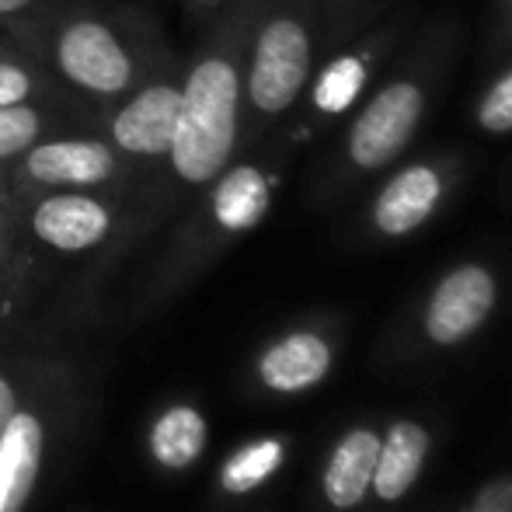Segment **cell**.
Here are the masks:
<instances>
[{
  "label": "cell",
  "mask_w": 512,
  "mask_h": 512,
  "mask_svg": "<svg viewBox=\"0 0 512 512\" xmlns=\"http://www.w3.org/2000/svg\"><path fill=\"white\" fill-rule=\"evenodd\" d=\"M32 230L56 251H84L112 230V213L88 192H56L35 206Z\"/></svg>",
  "instance_id": "obj_8"
},
{
  "label": "cell",
  "mask_w": 512,
  "mask_h": 512,
  "mask_svg": "<svg viewBox=\"0 0 512 512\" xmlns=\"http://www.w3.org/2000/svg\"><path fill=\"white\" fill-rule=\"evenodd\" d=\"M35 91H39V81H35L32 70L18 67L11 60H0V108L25 105Z\"/></svg>",
  "instance_id": "obj_19"
},
{
  "label": "cell",
  "mask_w": 512,
  "mask_h": 512,
  "mask_svg": "<svg viewBox=\"0 0 512 512\" xmlns=\"http://www.w3.org/2000/svg\"><path fill=\"white\" fill-rule=\"evenodd\" d=\"M237 98L241 81L230 60L209 56L192 67L182 84V112L168 150L178 178L203 185L227 168L237 140Z\"/></svg>",
  "instance_id": "obj_1"
},
{
  "label": "cell",
  "mask_w": 512,
  "mask_h": 512,
  "mask_svg": "<svg viewBox=\"0 0 512 512\" xmlns=\"http://www.w3.org/2000/svg\"><path fill=\"white\" fill-rule=\"evenodd\" d=\"M25 175L49 189H91L115 178V150L95 136H56L25 150Z\"/></svg>",
  "instance_id": "obj_5"
},
{
  "label": "cell",
  "mask_w": 512,
  "mask_h": 512,
  "mask_svg": "<svg viewBox=\"0 0 512 512\" xmlns=\"http://www.w3.org/2000/svg\"><path fill=\"white\" fill-rule=\"evenodd\" d=\"M11 415H14V394H11V387L0 380V432H4V425L11 422Z\"/></svg>",
  "instance_id": "obj_21"
},
{
  "label": "cell",
  "mask_w": 512,
  "mask_h": 512,
  "mask_svg": "<svg viewBox=\"0 0 512 512\" xmlns=\"http://www.w3.org/2000/svg\"><path fill=\"white\" fill-rule=\"evenodd\" d=\"M42 112L32 105H7L0 108V161L25 154L32 143H39Z\"/></svg>",
  "instance_id": "obj_18"
},
{
  "label": "cell",
  "mask_w": 512,
  "mask_h": 512,
  "mask_svg": "<svg viewBox=\"0 0 512 512\" xmlns=\"http://www.w3.org/2000/svg\"><path fill=\"white\" fill-rule=\"evenodd\" d=\"M35 0H0V14H18L25 7H32Z\"/></svg>",
  "instance_id": "obj_22"
},
{
  "label": "cell",
  "mask_w": 512,
  "mask_h": 512,
  "mask_svg": "<svg viewBox=\"0 0 512 512\" xmlns=\"http://www.w3.org/2000/svg\"><path fill=\"white\" fill-rule=\"evenodd\" d=\"M377 457H380V439L366 429L352 432V436H345L338 443V450L331 453L328 471H324V495H328L331 506L352 509L363 502L366 488L373 485Z\"/></svg>",
  "instance_id": "obj_10"
},
{
  "label": "cell",
  "mask_w": 512,
  "mask_h": 512,
  "mask_svg": "<svg viewBox=\"0 0 512 512\" xmlns=\"http://www.w3.org/2000/svg\"><path fill=\"white\" fill-rule=\"evenodd\" d=\"M279 460H283V446H279L276 439H262V443L244 446V450L234 453V457L227 460V467H223V488L237 495L251 492V488L262 485V481L276 471Z\"/></svg>",
  "instance_id": "obj_16"
},
{
  "label": "cell",
  "mask_w": 512,
  "mask_h": 512,
  "mask_svg": "<svg viewBox=\"0 0 512 512\" xmlns=\"http://www.w3.org/2000/svg\"><path fill=\"white\" fill-rule=\"evenodd\" d=\"M178 112H182V84H147L112 115L108 136L122 154L164 157L175 143Z\"/></svg>",
  "instance_id": "obj_4"
},
{
  "label": "cell",
  "mask_w": 512,
  "mask_h": 512,
  "mask_svg": "<svg viewBox=\"0 0 512 512\" xmlns=\"http://www.w3.org/2000/svg\"><path fill=\"white\" fill-rule=\"evenodd\" d=\"M481 126L492 129V133L512 129V74L485 98V105H481Z\"/></svg>",
  "instance_id": "obj_20"
},
{
  "label": "cell",
  "mask_w": 512,
  "mask_h": 512,
  "mask_svg": "<svg viewBox=\"0 0 512 512\" xmlns=\"http://www.w3.org/2000/svg\"><path fill=\"white\" fill-rule=\"evenodd\" d=\"M495 304V283L485 269L467 265L439 283L436 297L425 314V328L436 342H457L471 335Z\"/></svg>",
  "instance_id": "obj_7"
},
{
  "label": "cell",
  "mask_w": 512,
  "mask_h": 512,
  "mask_svg": "<svg viewBox=\"0 0 512 512\" xmlns=\"http://www.w3.org/2000/svg\"><path fill=\"white\" fill-rule=\"evenodd\" d=\"M439 199V178L429 168H408L377 199V227L387 234H408L432 213Z\"/></svg>",
  "instance_id": "obj_13"
},
{
  "label": "cell",
  "mask_w": 512,
  "mask_h": 512,
  "mask_svg": "<svg viewBox=\"0 0 512 512\" xmlns=\"http://www.w3.org/2000/svg\"><path fill=\"white\" fill-rule=\"evenodd\" d=\"M206 446V422L196 408H171L157 418L150 432V450L157 464L164 467H189Z\"/></svg>",
  "instance_id": "obj_15"
},
{
  "label": "cell",
  "mask_w": 512,
  "mask_h": 512,
  "mask_svg": "<svg viewBox=\"0 0 512 512\" xmlns=\"http://www.w3.org/2000/svg\"><path fill=\"white\" fill-rule=\"evenodd\" d=\"M53 60L60 74L81 91L98 98H119L136 77L133 56L122 39L95 18H77L60 28L53 46Z\"/></svg>",
  "instance_id": "obj_2"
},
{
  "label": "cell",
  "mask_w": 512,
  "mask_h": 512,
  "mask_svg": "<svg viewBox=\"0 0 512 512\" xmlns=\"http://www.w3.org/2000/svg\"><path fill=\"white\" fill-rule=\"evenodd\" d=\"M196 4H213V0H196Z\"/></svg>",
  "instance_id": "obj_23"
},
{
  "label": "cell",
  "mask_w": 512,
  "mask_h": 512,
  "mask_svg": "<svg viewBox=\"0 0 512 512\" xmlns=\"http://www.w3.org/2000/svg\"><path fill=\"white\" fill-rule=\"evenodd\" d=\"M425 446H429V436L415 422H398L387 432V439L380 443L377 471H373V488L380 499L394 502L415 485L425 460Z\"/></svg>",
  "instance_id": "obj_12"
},
{
  "label": "cell",
  "mask_w": 512,
  "mask_h": 512,
  "mask_svg": "<svg viewBox=\"0 0 512 512\" xmlns=\"http://www.w3.org/2000/svg\"><path fill=\"white\" fill-rule=\"evenodd\" d=\"M269 209V182L258 168H234L220 178L213 196V216L227 230H251Z\"/></svg>",
  "instance_id": "obj_14"
},
{
  "label": "cell",
  "mask_w": 512,
  "mask_h": 512,
  "mask_svg": "<svg viewBox=\"0 0 512 512\" xmlns=\"http://www.w3.org/2000/svg\"><path fill=\"white\" fill-rule=\"evenodd\" d=\"M331 352L317 335H290L262 356V380L272 391H304L328 373Z\"/></svg>",
  "instance_id": "obj_11"
},
{
  "label": "cell",
  "mask_w": 512,
  "mask_h": 512,
  "mask_svg": "<svg viewBox=\"0 0 512 512\" xmlns=\"http://www.w3.org/2000/svg\"><path fill=\"white\" fill-rule=\"evenodd\" d=\"M310 67V46L307 32L297 21H272L262 32L251 60V77H248V95L255 108L262 112H283L293 105V98L300 95L307 81Z\"/></svg>",
  "instance_id": "obj_3"
},
{
  "label": "cell",
  "mask_w": 512,
  "mask_h": 512,
  "mask_svg": "<svg viewBox=\"0 0 512 512\" xmlns=\"http://www.w3.org/2000/svg\"><path fill=\"white\" fill-rule=\"evenodd\" d=\"M42 425L14 411L0 432V512H21L39 474Z\"/></svg>",
  "instance_id": "obj_9"
},
{
  "label": "cell",
  "mask_w": 512,
  "mask_h": 512,
  "mask_svg": "<svg viewBox=\"0 0 512 512\" xmlns=\"http://www.w3.org/2000/svg\"><path fill=\"white\" fill-rule=\"evenodd\" d=\"M422 112V95L411 84H394L377 98L352 129V161L363 168H380L408 143L411 129Z\"/></svg>",
  "instance_id": "obj_6"
},
{
  "label": "cell",
  "mask_w": 512,
  "mask_h": 512,
  "mask_svg": "<svg viewBox=\"0 0 512 512\" xmlns=\"http://www.w3.org/2000/svg\"><path fill=\"white\" fill-rule=\"evenodd\" d=\"M363 81H366L363 63L352 60V56L335 60L321 74V81H317V91H314L317 108H324V112H342V108H349L352 98H356L359 88H363Z\"/></svg>",
  "instance_id": "obj_17"
}]
</instances>
